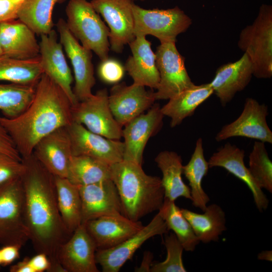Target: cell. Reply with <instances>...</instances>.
I'll list each match as a JSON object with an SVG mask.
<instances>
[{"label":"cell","instance_id":"1","mask_svg":"<svg viewBox=\"0 0 272 272\" xmlns=\"http://www.w3.org/2000/svg\"><path fill=\"white\" fill-rule=\"evenodd\" d=\"M21 178L24 192V217L29 240L37 253L45 254L49 272H65L59 263L60 246L71 236L58 209L54 176L32 154L23 158Z\"/></svg>","mask_w":272,"mask_h":272},{"label":"cell","instance_id":"2","mask_svg":"<svg viewBox=\"0 0 272 272\" xmlns=\"http://www.w3.org/2000/svg\"><path fill=\"white\" fill-rule=\"evenodd\" d=\"M72 106L63 90L43 73L28 107L13 118L0 116V125L11 138L22 159L26 158L32 154L41 139L71 124Z\"/></svg>","mask_w":272,"mask_h":272},{"label":"cell","instance_id":"3","mask_svg":"<svg viewBox=\"0 0 272 272\" xmlns=\"http://www.w3.org/2000/svg\"><path fill=\"white\" fill-rule=\"evenodd\" d=\"M110 179L120 197L122 215L138 221L162 207L164 190L161 178L147 174L140 164L122 161L110 165Z\"/></svg>","mask_w":272,"mask_h":272},{"label":"cell","instance_id":"4","mask_svg":"<svg viewBox=\"0 0 272 272\" xmlns=\"http://www.w3.org/2000/svg\"><path fill=\"white\" fill-rule=\"evenodd\" d=\"M67 26L74 36L103 60L110 50L109 29L87 0H69L65 8Z\"/></svg>","mask_w":272,"mask_h":272},{"label":"cell","instance_id":"5","mask_svg":"<svg viewBox=\"0 0 272 272\" xmlns=\"http://www.w3.org/2000/svg\"><path fill=\"white\" fill-rule=\"evenodd\" d=\"M239 48L248 56L253 76L258 79L272 77V6L262 4L252 24L243 28Z\"/></svg>","mask_w":272,"mask_h":272},{"label":"cell","instance_id":"6","mask_svg":"<svg viewBox=\"0 0 272 272\" xmlns=\"http://www.w3.org/2000/svg\"><path fill=\"white\" fill-rule=\"evenodd\" d=\"M135 37L152 35L161 43L176 42L185 32L192 21L178 6L168 9H146L135 5L132 8Z\"/></svg>","mask_w":272,"mask_h":272},{"label":"cell","instance_id":"7","mask_svg":"<svg viewBox=\"0 0 272 272\" xmlns=\"http://www.w3.org/2000/svg\"><path fill=\"white\" fill-rule=\"evenodd\" d=\"M24 192L21 178L0 185V244L20 247L29 241L24 217Z\"/></svg>","mask_w":272,"mask_h":272},{"label":"cell","instance_id":"8","mask_svg":"<svg viewBox=\"0 0 272 272\" xmlns=\"http://www.w3.org/2000/svg\"><path fill=\"white\" fill-rule=\"evenodd\" d=\"M108 94L106 89H102L72 106L73 121L82 124L94 133L110 139L120 140L122 137V127L111 111Z\"/></svg>","mask_w":272,"mask_h":272},{"label":"cell","instance_id":"9","mask_svg":"<svg viewBox=\"0 0 272 272\" xmlns=\"http://www.w3.org/2000/svg\"><path fill=\"white\" fill-rule=\"evenodd\" d=\"M176 42L161 43L155 52L160 82L155 92L156 100H168L195 84L185 65V59Z\"/></svg>","mask_w":272,"mask_h":272},{"label":"cell","instance_id":"10","mask_svg":"<svg viewBox=\"0 0 272 272\" xmlns=\"http://www.w3.org/2000/svg\"><path fill=\"white\" fill-rule=\"evenodd\" d=\"M60 42L73 66L75 86L73 88L78 102L83 101L93 93L95 84L92 51L84 47L69 30L66 21L60 18L56 23Z\"/></svg>","mask_w":272,"mask_h":272},{"label":"cell","instance_id":"11","mask_svg":"<svg viewBox=\"0 0 272 272\" xmlns=\"http://www.w3.org/2000/svg\"><path fill=\"white\" fill-rule=\"evenodd\" d=\"M73 156H85L110 165L123 160L124 144L94 133L81 124L73 121L66 127Z\"/></svg>","mask_w":272,"mask_h":272},{"label":"cell","instance_id":"12","mask_svg":"<svg viewBox=\"0 0 272 272\" xmlns=\"http://www.w3.org/2000/svg\"><path fill=\"white\" fill-rule=\"evenodd\" d=\"M133 0H91L95 10L100 14L109 29L110 49L122 52L124 46L131 41L134 21L132 11Z\"/></svg>","mask_w":272,"mask_h":272},{"label":"cell","instance_id":"13","mask_svg":"<svg viewBox=\"0 0 272 272\" xmlns=\"http://www.w3.org/2000/svg\"><path fill=\"white\" fill-rule=\"evenodd\" d=\"M168 231L158 212L147 225L122 242L108 249L97 250L96 263L101 266L103 272H118L147 240L155 236L167 234Z\"/></svg>","mask_w":272,"mask_h":272},{"label":"cell","instance_id":"14","mask_svg":"<svg viewBox=\"0 0 272 272\" xmlns=\"http://www.w3.org/2000/svg\"><path fill=\"white\" fill-rule=\"evenodd\" d=\"M267 106L255 99L245 100L243 111L232 122L224 126L217 134V142L235 137H242L272 144V132L267 125Z\"/></svg>","mask_w":272,"mask_h":272},{"label":"cell","instance_id":"15","mask_svg":"<svg viewBox=\"0 0 272 272\" xmlns=\"http://www.w3.org/2000/svg\"><path fill=\"white\" fill-rule=\"evenodd\" d=\"M164 116L159 104L156 103L147 113L140 114L124 126L123 160L142 164L145 146L149 139L161 129Z\"/></svg>","mask_w":272,"mask_h":272},{"label":"cell","instance_id":"16","mask_svg":"<svg viewBox=\"0 0 272 272\" xmlns=\"http://www.w3.org/2000/svg\"><path fill=\"white\" fill-rule=\"evenodd\" d=\"M155 100V92L133 83L129 86L124 82L117 83L108 94L111 111L122 127L151 108Z\"/></svg>","mask_w":272,"mask_h":272},{"label":"cell","instance_id":"17","mask_svg":"<svg viewBox=\"0 0 272 272\" xmlns=\"http://www.w3.org/2000/svg\"><path fill=\"white\" fill-rule=\"evenodd\" d=\"M97 250L85 225L81 224L60 246L58 261L65 272H98Z\"/></svg>","mask_w":272,"mask_h":272},{"label":"cell","instance_id":"18","mask_svg":"<svg viewBox=\"0 0 272 272\" xmlns=\"http://www.w3.org/2000/svg\"><path fill=\"white\" fill-rule=\"evenodd\" d=\"M40 37L39 57L43 73L63 90L72 106L76 104L78 102L72 87L73 77L56 31L52 29Z\"/></svg>","mask_w":272,"mask_h":272},{"label":"cell","instance_id":"19","mask_svg":"<svg viewBox=\"0 0 272 272\" xmlns=\"http://www.w3.org/2000/svg\"><path fill=\"white\" fill-rule=\"evenodd\" d=\"M32 154L54 176L67 178L73 156L66 127L57 128L41 139Z\"/></svg>","mask_w":272,"mask_h":272},{"label":"cell","instance_id":"20","mask_svg":"<svg viewBox=\"0 0 272 272\" xmlns=\"http://www.w3.org/2000/svg\"><path fill=\"white\" fill-rule=\"evenodd\" d=\"M82 201V224L102 216L122 214L117 188L111 179L79 186Z\"/></svg>","mask_w":272,"mask_h":272},{"label":"cell","instance_id":"21","mask_svg":"<svg viewBox=\"0 0 272 272\" xmlns=\"http://www.w3.org/2000/svg\"><path fill=\"white\" fill-rule=\"evenodd\" d=\"M84 225L97 250L108 249L120 244L144 226L140 221H132L122 214L102 216L89 220Z\"/></svg>","mask_w":272,"mask_h":272},{"label":"cell","instance_id":"22","mask_svg":"<svg viewBox=\"0 0 272 272\" xmlns=\"http://www.w3.org/2000/svg\"><path fill=\"white\" fill-rule=\"evenodd\" d=\"M244 157V150L227 143L210 157L209 168H223L244 182L251 191L257 209L261 212L267 208L269 200L245 165Z\"/></svg>","mask_w":272,"mask_h":272},{"label":"cell","instance_id":"23","mask_svg":"<svg viewBox=\"0 0 272 272\" xmlns=\"http://www.w3.org/2000/svg\"><path fill=\"white\" fill-rule=\"evenodd\" d=\"M253 76L251 62L245 53L238 60L220 66L210 83L221 104L225 106L235 94L244 90Z\"/></svg>","mask_w":272,"mask_h":272},{"label":"cell","instance_id":"24","mask_svg":"<svg viewBox=\"0 0 272 272\" xmlns=\"http://www.w3.org/2000/svg\"><path fill=\"white\" fill-rule=\"evenodd\" d=\"M128 44L131 55L127 58L124 67L133 83L157 89L160 75L151 42L146 36H137Z\"/></svg>","mask_w":272,"mask_h":272},{"label":"cell","instance_id":"25","mask_svg":"<svg viewBox=\"0 0 272 272\" xmlns=\"http://www.w3.org/2000/svg\"><path fill=\"white\" fill-rule=\"evenodd\" d=\"M0 44L6 57L29 59L40 54L35 33L19 20L0 23Z\"/></svg>","mask_w":272,"mask_h":272},{"label":"cell","instance_id":"26","mask_svg":"<svg viewBox=\"0 0 272 272\" xmlns=\"http://www.w3.org/2000/svg\"><path fill=\"white\" fill-rule=\"evenodd\" d=\"M213 94L210 83L194 85L168 99L161 110L164 116L170 118V126L174 127L193 115L195 109Z\"/></svg>","mask_w":272,"mask_h":272},{"label":"cell","instance_id":"27","mask_svg":"<svg viewBox=\"0 0 272 272\" xmlns=\"http://www.w3.org/2000/svg\"><path fill=\"white\" fill-rule=\"evenodd\" d=\"M155 161L162 173V184L165 198L174 201L183 197L191 199L190 188L183 181L182 160L180 156L173 151L160 152Z\"/></svg>","mask_w":272,"mask_h":272},{"label":"cell","instance_id":"28","mask_svg":"<svg viewBox=\"0 0 272 272\" xmlns=\"http://www.w3.org/2000/svg\"><path fill=\"white\" fill-rule=\"evenodd\" d=\"M181 211L199 241L202 243L218 241L220 236L227 229L225 213L216 203L207 206L202 214L186 209H181Z\"/></svg>","mask_w":272,"mask_h":272},{"label":"cell","instance_id":"29","mask_svg":"<svg viewBox=\"0 0 272 272\" xmlns=\"http://www.w3.org/2000/svg\"><path fill=\"white\" fill-rule=\"evenodd\" d=\"M58 209L63 224L72 234L82 224V201L79 186L67 178L54 176Z\"/></svg>","mask_w":272,"mask_h":272},{"label":"cell","instance_id":"30","mask_svg":"<svg viewBox=\"0 0 272 272\" xmlns=\"http://www.w3.org/2000/svg\"><path fill=\"white\" fill-rule=\"evenodd\" d=\"M204 156L202 140H197L195 149L188 163L183 165V174L189 182L192 205L204 211L210 199L202 186L203 178L209 169Z\"/></svg>","mask_w":272,"mask_h":272},{"label":"cell","instance_id":"31","mask_svg":"<svg viewBox=\"0 0 272 272\" xmlns=\"http://www.w3.org/2000/svg\"><path fill=\"white\" fill-rule=\"evenodd\" d=\"M66 0H25L20 6L18 19L36 35L49 33L53 29L52 12L55 5Z\"/></svg>","mask_w":272,"mask_h":272},{"label":"cell","instance_id":"32","mask_svg":"<svg viewBox=\"0 0 272 272\" xmlns=\"http://www.w3.org/2000/svg\"><path fill=\"white\" fill-rule=\"evenodd\" d=\"M43 74L39 56L29 59L0 57V81L36 86Z\"/></svg>","mask_w":272,"mask_h":272},{"label":"cell","instance_id":"33","mask_svg":"<svg viewBox=\"0 0 272 272\" xmlns=\"http://www.w3.org/2000/svg\"><path fill=\"white\" fill-rule=\"evenodd\" d=\"M67 178L73 183L83 186L110 179V165L85 156H73Z\"/></svg>","mask_w":272,"mask_h":272},{"label":"cell","instance_id":"34","mask_svg":"<svg viewBox=\"0 0 272 272\" xmlns=\"http://www.w3.org/2000/svg\"><path fill=\"white\" fill-rule=\"evenodd\" d=\"M158 211L164 219L168 230L173 231L184 250L193 251L200 241L174 201L165 198L163 204Z\"/></svg>","mask_w":272,"mask_h":272},{"label":"cell","instance_id":"35","mask_svg":"<svg viewBox=\"0 0 272 272\" xmlns=\"http://www.w3.org/2000/svg\"><path fill=\"white\" fill-rule=\"evenodd\" d=\"M36 86L9 83H0V111L3 116L14 118L29 105Z\"/></svg>","mask_w":272,"mask_h":272},{"label":"cell","instance_id":"36","mask_svg":"<svg viewBox=\"0 0 272 272\" xmlns=\"http://www.w3.org/2000/svg\"><path fill=\"white\" fill-rule=\"evenodd\" d=\"M249 171L262 189L272 193V162L264 143L255 141L249 156Z\"/></svg>","mask_w":272,"mask_h":272},{"label":"cell","instance_id":"37","mask_svg":"<svg viewBox=\"0 0 272 272\" xmlns=\"http://www.w3.org/2000/svg\"><path fill=\"white\" fill-rule=\"evenodd\" d=\"M164 245L167 251V256L162 262L153 263L151 272H185L186 270L182 260L184 250L174 233L165 237Z\"/></svg>","mask_w":272,"mask_h":272},{"label":"cell","instance_id":"38","mask_svg":"<svg viewBox=\"0 0 272 272\" xmlns=\"http://www.w3.org/2000/svg\"><path fill=\"white\" fill-rule=\"evenodd\" d=\"M24 170L25 165L23 160H18L0 152V185L21 177Z\"/></svg>","mask_w":272,"mask_h":272},{"label":"cell","instance_id":"39","mask_svg":"<svg viewBox=\"0 0 272 272\" xmlns=\"http://www.w3.org/2000/svg\"><path fill=\"white\" fill-rule=\"evenodd\" d=\"M125 70L124 66L118 60L109 58L102 60L98 66V75L104 82L117 84L123 77Z\"/></svg>","mask_w":272,"mask_h":272},{"label":"cell","instance_id":"40","mask_svg":"<svg viewBox=\"0 0 272 272\" xmlns=\"http://www.w3.org/2000/svg\"><path fill=\"white\" fill-rule=\"evenodd\" d=\"M20 6L15 0H0V23L18 19Z\"/></svg>","mask_w":272,"mask_h":272},{"label":"cell","instance_id":"41","mask_svg":"<svg viewBox=\"0 0 272 272\" xmlns=\"http://www.w3.org/2000/svg\"><path fill=\"white\" fill-rule=\"evenodd\" d=\"M0 152L19 161L23 159L14 143L5 129L0 125Z\"/></svg>","mask_w":272,"mask_h":272},{"label":"cell","instance_id":"42","mask_svg":"<svg viewBox=\"0 0 272 272\" xmlns=\"http://www.w3.org/2000/svg\"><path fill=\"white\" fill-rule=\"evenodd\" d=\"M21 247L17 245H3L0 249L1 265L6 266L10 265L20 257Z\"/></svg>","mask_w":272,"mask_h":272},{"label":"cell","instance_id":"43","mask_svg":"<svg viewBox=\"0 0 272 272\" xmlns=\"http://www.w3.org/2000/svg\"><path fill=\"white\" fill-rule=\"evenodd\" d=\"M30 262L34 272L49 271L51 263L48 256L43 253H37L30 258Z\"/></svg>","mask_w":272,"mask_h":272},{"label":"cell","instance_id":"44","mask_svg":"<svg viewBox=\"0 0 272 272\" xmlns=\"http://www.w3.org/2000/svg\"><path fill=\"white\" fill-rule=\"evenodd\" d=\"M11 272H34L30 262V258L25 257L23 260L12 265L10 268Z\"/></svg>","mask_w":272,"mask_h":272},{"label":"cell","instance_id":"45","mask_svg":"<svg viewBox=\"0 0 272 272\" xmlns=\"http://www.w3.org/2000/svg\"><path fill=\"white\" fill-rule=\"evenodd\" d=\"M153 254L150 251H146L144 253V257L140 266L135 269V271H150L151 267L153 264Z\"/></svg>","mask_w":272,"mask_h":272},{"label":"cell","instance_id":"46","mask_svg":"<svg viewBox=\"0 0 272 272\" xmlns=\"http://www.w3.org/2000/svg\"><path fill=\"white\" fill-rule=\"evenodd\" d=\"M257 258L260 260H264L269 261L272 260V251L271 250L262 251L257 255Z\"/></svg>","mask_w":272,"mask_h":272},{"label":"cell","instance_id":"47","mask_svg":"<svg viewBox=\"0 0 272 272\" xmlns=\"http://www.w3.org/2000/svg\"><path fill=\"white\" fill-rule=\"evenodd\" d=\"M16 3L21 5L25 0H15Z\"/></svg>","mask_w":272,"mask_h":272},{"label":"cell","instance_id":"48","mask_svg":"<svg viewBox=\"0 0 272 272\" xmlns=\"http://www.w3.org/2000/svg\"><path fill=\"white\" fill-rule=\"evenodd\" d=\"M3 56V51L0 44V57Z\"/></svg>","mask_w":272,"mask_h":272},{"label":"cell","instance_id":"49","mask_svg":"<svg viewBox=\"0 0 272 272\" xmlns=\"http://www.w3.org/2000/svg\"><path fill=\"white\" fill-rule=\"evenodd\" d=\"M1 265H1V256H0V267H1Z\"/></svg>","mask_w":272,"mask_h":272},{"label":"cell","instance_id":"50","mask_svg":"<svg viewBox=\"0 0 272 272\" xmlns=\"http://www.w3.org/2000/svg\"><path fill=\"white\" fill-rule=\"evenodd\" d=\"M133 1H136V0H133ZM140 1L143 2V1H147V0H140Z\"/></svg>","mask_w":272,"mask_h":272}]
</instances>
